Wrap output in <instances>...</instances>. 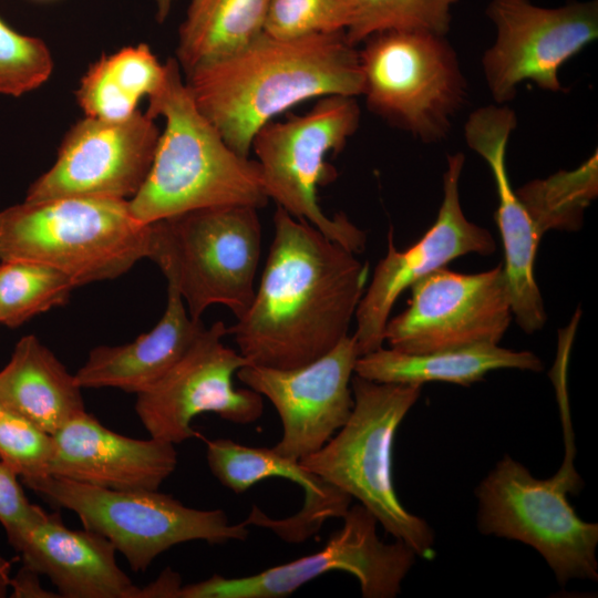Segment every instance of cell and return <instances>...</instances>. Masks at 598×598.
I'll use <instances>...</instances> for the list:
<instances>
[{
	"mask_svg": "<svg viewBox=\"0 0 598 598\" xmlns=\"http://www.w3.org/2000/svg\"><path fill=\"white\" fill-rule=\"evenodd\" d=\"M274 228L252 302L227 331L249 364L287 370L317 360L349 336L369 267L278 206Z\"/></svg>",
	"mask_w": 598,
	"mask_h": 598,
	"instance_id": "1",
	"label": "cell"
},
{
	"mask_svg": "<svg viewBox=\"0 0 598 598\" xmlns=\"http://www.w3.org/2000/svg\"><path fill=\"white\" fill-rule=\"evenodd\" d=\"M185 75L197 109L244 157L259 128L280 113L307 100L362 92L359 52L344 32L293 39L262 32Z\"/></svg>",
	"mask_w": 598,
	"mask_h": 598,
	"instance_id": "2",
	"label": "cell"
},
{
	"mask_svg": "<svg viewBox=\"0 0 598 598\" xmlns=\"http://www.w3.org/2000/svg\"><path fill=\"white\" fill-rule=\"evenodd\" d=\"M175 58L165 63L161 86L146 114L164 117L148 175L128 199L143 224L195 209L243 205L257 209L269 198L256 161L236 153L197 109Z\"/></svg>",
	"mask_w": 598,
	"mask_h": 598,
	"instance_id": "3",
	"label": "cell"
},
{
	"mask_svg": "<svg viewBox=\"0 0 598 598\" xmlns=\"http://www.w3.org/2000/svg\"><path fill=\"white\" fill-rule=\"evenodd\" d=\"M148 240L126 199L65 196L0 212V260L47 265L75 287L123 275L147 257Z\"/></svg>",
	"mask_w": 598,
	"mask_h": 598,
	"instance_id": "4",
	"label": "cell"
},
{
	"mask_svg": "<svg viewBox=\"0 0 598 598\" xmlns=\"http://www.w3.org/2000/svg\"><path fill=\"white\" fill-rule=\"evenodd\" d=\"M422 385L379 383L353 374V409L346 424L299 463L371 512L386 533L423 558L434 556L427 523L408 512L394 491L393 441Z\"/></svg>",
	"mask_w": 598,
	"mask_h": 598,
	"instance_id": "5",
	"label": "cell"
},
{
	"mask_svg": "<svg viewBox=\"0 0 598 598\" xmlns=\"http://www.w3.org/2000/svg\"><path fill=\"white\" fill-rule=\"evenodd\" d=\"M261 235L255 207L195 209L151 223L146 258L179 292L192 318L219 303L239 319L256 292Z\"/></svg>",
	"mask_w": 598,
	"mask_h": 598,
	"instance_id": "6",
	"label": "cell"
},
{
	"mask_svg": "<svg viewBox=\"0 0 598 598\" xmlns=\"http://www.w3.org/2000/svg\"><path fill=\"white\" fill-rule=\"evenodd\" d=\"M570 452L546 480L505 455L475 491L480 532L532 546L561 586L573 578L598 579V524L580 519L567 501L582 485Z\"/></svg>",
	"mask_w": 598,
	"mask_h": 598,
	"instance_id": "7",
	"label": "cell"
},
{
	"mask_svg": "<svg viewBox=\"0 0 598 598\" xmlns=\"http://www.w3.org/2000/svg\"><path fill=\"white\" fill-rule=\"evenodd\" d=\"M360 116L354 96H323L303 115L268 122L251 142L268 198L355 255L365 248V233L343 213L327 216L317 194L337 176L326 157L344 148Z\"/></svg>",
	"mask_w": 598,
	"mask_h": 598,
	"instance_id": "8",
	"label": "cell"
},
{
	"mask_svg": "<svg viewBox=\"0 0 598 598\" xmlns=\"http://www.w3.org/2000/svg\"><path fill=\"white\" fill-rule=\"evenodd\" d=\"M362 92L372 113L424 143L445 138L468 86L445 35L392 30L362 42Z\"/></svg>",
	"mask_w": 598,
	"mask_h": 598,
	"instance_id": "9",
	"label": "cell"
},
{
	"mask_svg": "<svg viewBox=\"0 0 598 598\" xmlns=\"http://www.w3.org/2000/svg\"><path fill=\"white\" fill-rule=\"evenodd\" d=\"M47 502L74 512L83 528L109 539L134 571L171 547L194 540L244 542L247 523L230 524L221 509L188 507L158 489L118 491L48 475L25 485Z\"/></svg>",
	"mask_w": 598,
	"mask_h": 598,
	"instance_id": "10",
	"label": "cell"
},
{
	"mask_svg": "<svg viewBox=\"0 0 598 598\" xmlns=\"http://www.w3.org/2000/svg\"><path fill=\"white\" fill-rule=\"evenodd\" d=\"M342 518V527L319 551L249 576L214 575L181 586L177 598H283L333 570L352 574L365 598L395 597L416 554L400 539L381 542L378 520L362 504L350 506Z\"/></svg>",
	"mask_w": 598,
	"mask_h": 598,
	"instance_id": "11",
	"label": "cell"
},
{
	"mask_svg": "<svg viewBox=\"0 0 598 598\" xmlns=\"http://www.w3.org/2000/svg\"><path fill=\"white\" fill-rule=\"evenodd\" d=\"M485 13L496 37L482 66L497 104L513 100L523 81L545 91H564L560 68L598 38L597 0H573L556 8L530 0H491Z\"/></svg>",
	"mask_w": 598,
	"mask_h": 598,
	"instance_id": "12",
	"label": "cell"
},
{
	"mask_svg": "<svg viewBox=\"0 0 598 598\" xmlns=\"http://www.w3.org/2000/svg\"><path fill=\"white\" fill-rule=\"evenodd\" d=\"M405 310L389 319L384 341L405 353L497 344L513 313L503 265L478 274L441 268L411 287Z\"/></svg>",
	"mask_w": 598,
	"mask_h": 598,
	"instance_id": "13",
	"label": "cell"
},
{
	"mask_svg": "<svg viewBox=\"0 0 598 598\" xmlns=\"http://www.w3.org/2000/svg\"><path fill=\"white\" fill-rule=\"evenodd\" d=\"M226 334L223 321L205 328L162 379L136 394L135 411L151 437L181 444L196 435L192 422L205 412L240 425L262 415L264 396L233 385L234 373L249 362L224 343Z\"/></svg>",
	"mask_w": 598,
	"mask_h": 598,
	"instance_id": "14",
	"label": "cell"
},
{
	"mask_svg": "<svg viewBox=\"0 0 598 598\" xmlns=\"http://www.w3.org/2000/svg\"><path fill=\"white\" fill-rule=\"evenodd\" d=\"M159 131L146 113L107 121L85 116L65 134L52 167L29 187L24 200L65 196L130 199L152 166Z\"/></svg>",
	"mask_w": 598,
	"mask_h": 598,
	"instance_id": "15",
	"label": "cell"
},
{
	"mask_svg": "<svg viewBox=\"0 0 598 598\" xmlns=\"http://www.w3.org/2000/svg\"><path fill=\"white\" fill-rule=\"evenodd\" d=\"M464 161L462 153L447 156L437 217L417 243L403 251L398 250L390 229L386 254L374 268L354 316L357 329L352 336L359 355L382 347L390 312L406 288L457 257L471 252L489 256L495 251L492 234L470 221L463 213L458 182Z\"/></svg>",
	"mask_w": 598,
	"mask_h": 598,
	"instance_id": "16",
	"label": "cell"
},
{
	"mask_svg": "<svg viewBox=\"0 0 598 598\" xmlns=\"http://www.w3.org/2000/svg\"><path fill=\"white\" fill-rule=\"evenodd\" d=\"M353 336H347L317 360L293 369L254 364L237 378L277 410L282 436L272 447L300 461L320 450L348 421L353 409L351 379L359 358Z\"/></svg>",
	"mask_w": 598,
	"mask_h": 598,
	"instance_id": "17",
	"label": "cell"
},
{
	"mask_svg": "<svg viewBox=\"0 0 598 598\" xmlns=\"http://www.w3.org/2000/svg\"><path fill=\"white\" fill-rule=\"evenodd\" d=\"M516 125L514 110L505 104H491L470 114L464 134L468 147L485 159L494 177L498 198L495 218L505 252L503 268L512 313L525 332L533 333L542 329L546 321L543 298L534 275L542 234L508 178L506 150Z\"/></svg>",
	"mask_w": 598,
	"mask_h": 598,
	"instance_id": "18",
	"label": "cell"
},
{
	"mask_svg": "<svg viewBox=\"0 0 598 598\" xmlns=\"http://www.w3.org/2000/svg\"><path fill=\"white\" fill-rule=\"evenodd\" d=\"M53 435L50 475L102 488L156 491L175 471L174 444L132 439L109 430L86 411Z\"/></svg>",
	"mask_w": 598,
	"mask_h": 598,
	"instance_id": "19",
	"label": "cell"
},
{
	"mask_svg": "<svg viewBox=\"0 0 598 598\" xmlns=\"http://www.w3.org/2000/svg\"><path fill=\"white\" fill-rule=\"evenodd\" d=\"M23 566L43 575L64 598H138L140 587L116 563V549L102 535L66 527L45 514L8 537Z\"/></svg>",
	"mask_w": 598,
	"mask_h": 598,
	"instance_id": "20",
	"label": "cell"
},
{
	"mask_svg": "<svg viewBox=\"0 0 598 598\" xmlns=\"http://www.w3.org/2000/svg\"><path fill=\"white\" fill-rule=\"evenodd\" d=\"M206 460L217 481L236 494L270 477L286 478L303 488L305 502L297 514L275 519L254 505L245 520L272 530L288 543L305 542L318 533L327 519L343 517L350 507L352 498L348 494L272 447H251L230 439L207 440Z\"/></svg>",
	"mask_w": 598,
	"mask_h": 598,
	"instance_id": "21",
	"label": "cell"
},
{
	"mask_svg": "<svg viewBox=\"0 0 598 598\" xmlns=\"http://www.w3.org/2000/svg\"><path fill=\"white\" fill-rule=\"evenodd\" d=\"M188 313L179 292L167 286L161 320L148 332L120 346L92 349L74 374L82 389L114 388L138 394L162 379L205 330Z\"/></svg>",
	"mask_w": 598,
	"mask_h": 598,
	"instance_id": "22",
	"label": "cell"
},
{
	"mask_svg": "<svg viewBox=\"0 0 598 598\" xmlns=\"http://www.w3.org/2000/svg\"><path fill=\"white\" fill-rule=\"evenodd\" d=\"M82 388L33 334L22 337L0 370V405L53 434L85 411Z\"/></svg>",
	"mask_w": 598,
	"mask_h": 598,
	"instance_id": "23",
	"label": "cell"
},
{
	"mask_svg": "<svg viewBox=\"0 0 598 598\" xmlns=\"http://www.w3.org/2000/svg\"><path fill=\"white\" fill-rule=\"evenodd\" d=\"M498 369L539 372L542 360L530 351H514L497 344H477L425 353L379 349L357 359L354 373L379 383L422 385L448 382L468 386Z\"/></svg>",
	"mask_w": 598,
	"mask_h": 598,
	"instance_id": "24",
	"label": "cell"
},
{
	"mask_svg": "<svg viewBox=\"0 0 598 598\" xmlns=\"http://www.w3.org/2000/svg\"><path fill=\"white\" fill-rule=\"evenodd\" d=\"M270 0H190L178 30L176 60L186 73L227 56L264 32Z\"/></svg>",
	"mask_w": 598,
	"mask_h": 598,
	"instance_id": "25",
	"label": "cell"
},
{
	"mask_svg": "<svg viewBox=\"0 0 598 598\" xmlns=\"http://www.w3.org/2000/svg\"><path fill=\"white\" fill-rule=\"evenodd\" d=\"M164 76L165 64L141 43L103 55L82 78L75 95L85 116L120 121L133 115L140 100L153 94Z\"/></svg>",
	"mask_w": 598,
	"mask_h": 598,
	"instance_id": "26",
	"label": "cell"
},
{
	"mask_svg": "<svg viewBox=\"0 0 598 598\" xmlns=\"http://www.w3.org/2000/svg\"><path fill=\"white\" fill-rule=\"evenodd\" d=\"M598 192L597 153L574 171H559L527 183L516 195L544 235L549 229L576 230Z\"/></svg>",
	"mask_w": 598,
	"mask_h": 598,
	"instance_id": "27",
	"label": "cell"
},
{
	"mask_svg": "<svg viewBox=\"0 0 598 598\" xmlns=\"http://www.w3.org/2000/svg\"><path fill=\"white\" fill-rule=\"evenodd\" d=\"M75 285L62 272L29 260L0 262V323L18 328L64 305Z\"/></svg>",
	"mask_w": 598,
	"mask_h": 598,
	"instance_id": "28",
	"label": "cell"
},
{
	"mask_svg": "<svg viewBox=\"0 0 598 598\" xmlns=\"http://www.w3.org/2000/svg\"><path fill=\"white\" fill-rule=\"evenodd\" d=\"M349 23L344 31L353 47L369 37L392 30L427 31L445 35L452 7L458 0H344Z\"/></svg>",
	"mask_w": 598,
	"mask_h": 598,
	"instance_id": "29",
	"label": "cell"
},
{
	"mask_svg": "<svg viewBox=\"0 0 598 598\" xmlns=\"http://www.w3.org/2000/svg\"><path fill=\"white\" fill-rule=\"evenodd\" d=\"M53 60L39 38L19 33L0 19V94L20 96L50 78Z\"/></svg>",
	"mask_w": 598,
	"mask_h": 598,
	"instance_id": "30",
	"label": "cell"
},
{
	"mask_svg": "<svg viewBox=\"0 0 598 598\" xmlns=\"http://www.w3.org/2000/svg\"><path fill=\"white\" fill-rule=\"evenodd\" d=\"M53 453L52 434L17 414L0 413V462L24 485L50 475Z\"/></svg>",
	"mask_w": 598,
	"mask_h": 598,
	"instance_id": "31",
	"label": "cell"
},
{
	"mask_svg": "<svg viewBox=\"0 0 598 598\" xmlns=\"http://www.w3.org/2000/svg\"><path fill=\"white\" fill-rule=\"evenodd\" d=\"M349 10L344 0H270L264 32L280 39L344 32Z\"/></svg>",
	"mask_w": 598,
	"mask_h": 598,
	"instance_id": "32",
	"label": "cell"
},
{
	"mask_svg": "<svg viewBox=\"0 0 598 598\" xmlns=\"http://www.w3.org/2000/svg\"><path fill=\"white\" fill-rule=\"evenodd\" d=\"M45 514L31 504L19 482V477L0 462V524L7 537L14 535Z\"/></svg>",
	"mask_w": 598,
	"mask_h": 598,
	"instance_id": "33",
	"label": "cell"
},
{
	"mask_svg": "<svg viewBox=\"0 0 598 598\" xmlns=\"http://www.w3.org/2000/svg\"><path fill=\"white\" fill-rule=\"evenodd\" d=\"M181 586L179 575L167 568L155 581L140 588L138 598H177Z\"/></svg>",
	"mask_w": 598,
	"mask_h": 598,
	"instance_id": "34",
	"label": "cell"
},
{
	"mask_svg": "<svg viewBox=\"0 0 598 598\" xmlns=\"http://www.w3.org/2000/svg\"><path fill=\"white\" fill-rule=\"evenodd\" d=\"M39 574L23 566L19 573L11 578L10 588L13 589V597H54L40 586Z\"/></svg>",
	"mask_w": 598,
	"mask_h": 598,
	"instance_id": "35",
	"label": "cell"
},
{
	"mask_svg": "<svg viewBox=\"0 0 598 598\" xmlns=\"http://www.w3.org/2000/svg\"><path fill=\"white\" fill-rule=\"evenodd\" d=\"M10 561L0 553V598L7 597L11 584Z\"/></svg>",
	"mask_w": 598,
	"mask_h": 598,
	"instance_id": "36",
	"label": "cell"
},
{
	"mask_svg": "<svg viewBox=\"0 0 598 598\" xmlns=\"http://www.w3.org/2000/svg\"><path fill=\"white\" fill-rule=\"evenodd\" d=\"M156 6V20L157 22H164L172 9L175 0H154Z\"/></svg>",
	"mask_w": 598,
	"mask_h": 598,
	"instance_id": "37",
	"label": "cell"
},
{
	"mask_svg": "<svg viewBox=\"0 0 598 598\" xmlns=\"http://www.w3.org/2000/svg\"><path fill=\"white\" fill-rule=\"evenodd\" d=\"M2 411H3V410H2V408H1V405H0V413H1Z\"/></svg>",
	"mask_w": 598,
	"mask_h": 598,
	"instance_id": "38",
	"label": "cell"
}]
</instances>
